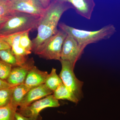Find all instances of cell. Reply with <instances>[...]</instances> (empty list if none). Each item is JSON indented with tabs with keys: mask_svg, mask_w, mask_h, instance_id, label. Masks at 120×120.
I'll list each match as a JSON object with an SVG mask.
<instances>
[{
	"mask_svg": "<svg viewBox=\"0 0 120 120\" xmlns=\"http://www.w3.org/2000/svg\"><path fill=\"white\" fill-rule=\"evenodd\" d=\"M73 7L68 3L51 0L41 16L37 27L38 34L32 41L34 53L38 54L47 41L58 32L57 26L61 17L65 11Z\"/></svg>",
	"mask_w": 120,
	"mask_h": 120,
	"instance_id": "obj_1",
	"label": "cell"
},
{
	"mask_svg": "<svg viewBox=\"0 0 120 120\" xmlns=\"http://www.w3.org/2000/svg\"><path fill=\"white\" fill-rule=\"evenodd\" d=\"M58 26L60 29L68 35L73 37L80 45L85 48L90 44L108 39L116 32L115 27L111 24L94 31L79 30L68 26L64 23H61Z\"/></svg>",
	"mask_w": 120,
	"mask_h": 120,
	"instance_id": "obj_2",
	"label": "cell"
},
{
	"mask_svg": "<svg viewBox=\"0 0 120 120\" xmlns=\"http://www.w3.org/2000/svg\"><path fill=\"white\" fill-rule=\"evenodd\" d=\"M41 16L20 12H14L6 22L1 24L0 36H5L37 29Z\"/></svg>",
	"mask_w": 120,
	"mask_h": 120,
	"instance_id": "obj_3",
	"label": "cell"
},
{
	"mask_svg": "<svg viewBox=\"0 0 120 120\" xmlns=\"http://www.w3.org/2000/svg\"><path fill=\"white\" fill-rule=\"evenodd\" d=\"M29 30L5 36H0L11 47L17 59L18 65H22L28 60L27 56L32 52V43L29 37Z\"/></svg>",
	"mask_w": 120,
	"mask_h": 120,
	"instance_id": "obj_4",
	"label": "cell"
},
{
	"mask_svg": "<svg viewBox=\"0 0 120 120\" xmlns=\"http://www.w3.org/2000/svg\"><path fill=\"white\" fill-rule=\"evenodd\" d=\"M61 69L59 76L64 84L79 101L82 98L83 82L77 79L74 73L75 65L68 61L60 60Z\"/></svg>",
	"mask_w": 120,
	"mask_h": 120,
	"instance_id": "obj_5",
	"label": "cell"
},
{
	"mask_svg": "<svg viewBox=\"0 0 120 120\" xmlns=\"http://www.w3.org/2000/svg\"><path fill=\"white\" fill-rule=\"evenodd\" d=\"M67 35L63 30H58L43 45L37 55L46 60L60 61L62 46Z\"/></svg>",
	"mask_w": 120,
	"mask_h": 120,
	"instance_id": "obj_6",
	"label": "cell"
},
{
	"mask_svg": "<svg viewBox=\"0 0 120 120\" xmlns=\"http://www.w3.org/2000/svg\"><path fill=\"white\" fill-rule=\"evenodd\" d=\"M60 106L58 100L53 95H50L39 99L26 107L17 109V112L23 116L28 117L38 118L40 112L49 107H57Z\"/></svg>",
	"mask_w": 120,
	"mask_h": 120,
	"instance_id": "obj_7",
	"label": "cell"
},
{
	"mask_svg": "<svg viewBox=\"0 0 120 120\" xmlns=\"http://www.w3.org/2000/svg\"><path fill=\"white\" fill-rule=\"evenodd\" d=\"M85 49V47L80 45L73 37L68 35L62 46L61 60L68 61L75 66Z\"/></svg>",
	"mask_w": 120,
	"mask_h": 120,
	"instance_id": "obj_8",
	"label": "cell"
},
{
	"mask_svg": "<svg viewBox=\"0 0 120 120\" xmlns=\"http://www.w3.org/2000/svg\"><path fill=\"white\" fill-rule=\"evenodd\" d=\"M12 12H20L41 16L45 9L38 0H8Z\"/></svg>",
	"mask_w": 120,
	"mask_h": 120,
	"instance_id": "obj_9",
	"label": "cell"
},
{
	"mask_svg": "<svg viewBox=\"0 0 120 120\" xmlns=\"http://www.w3.org/2000/svg\"><path fill=\"white\" fill-rule=\"evenodd\" d=\"M34 65V61L31 58L23 64L13 66L6 81L14 86L24 83L28 71Z\"/></svg>",
	"mask_w": 120,
	"mask_h": 120,
	"instance_id": "obj_10",
	"label": "cell"
},
{
	"mask_svg": "<svg viewBox=\"0 0 120 120\" xmlns=\"http://www.w3.org/2000/svg\"><path fill=\"white\" fill-rule=\"evenodd\" d=\"M53 92L45 84L31 88L25 95L19 105V108L26 106L39 99L51 95Z\"/></svg>",
	"mask_w": 120,
	"mask_h": 120,
	"instance_id": "obj_11",
	"label": "cell"
},
{
	"mask_svg": "<svg viewBox=\"0 0 120 120\" xmlns=\"http://www.w3.org/2000/svg\"><path fill=\"white\" fill-rule=\"evenodd\" d=\"M70 4L77 14L87 19L91 18L95 6L94 0H56Z\"/></svg>",
	"mask_w": 120,
	"mask_h": 120,
	"instance_id": "obj_12",
	"label": "cell"
},
{
	"mask_svg": "<svg viewBox=\"0 0 120 120\" xmlns=\"http://www.w3.org/2000/svg\"><path fill=\"white\" fill-rule=\"evenodd\" d=\"M49 74L34 65L28 71L24 83L31 88L43 84Z\"/></svg>",
	"mask_w": 120,
	"mask_h": 120,
	"instance_id": "obj_13",
	"label": "cell"
},
{
	"mask_svg": "<svg viewBox=\"0 0 120 120\" xmlns=\"http://www.w3.org/2000/svg\"><path fill=\"white\" fill-rule=\"evenodd\" d=\"M30 89L24 83L15 86L10 101L11 105L17 108L24 97Z\"/></svg>",
	"mask_w": 120,
	"mask_h": 120,
	"instance_id": "obj_14",
	"label": "cell"
},
{
	"mask_svg": "<svg viewBox=\"0 0 120 120\" xmlns=\"http://www.w3.org/2000/svg\"><path fill=\"white\" fill-rule=\"evenodd\" d=\"M54 97L57 100H67L75 103L79 101L62 83L53 92Z\"/></svg>",
	"mask_w": 120,
	"mask_h": 120,
	"instance_id": "obj_15",
	"label": "cell"
},
{
	"mask_svg": "<svg viewBox=\"0 0 120 120\" xmlns=\"http://www.w3.org/2000/svg\"><path fill=\"white\" fill-rule=\"evenodd\" d=\"M62 83L60 77L57 74L56 69L52 68L51 72L47 76L45 81V85L53 92Z\"/></svg>",
	"mask_w": 120,
	"mask_h": 120,
	"instance_id": "obj_16",
	"label": "cell"
},
{
	"mask_svg": "<svg viewBox=\"0 0 120 120\" xmlns=\"http://www.w3.org/2000/svg\"><path fill=\"white\" fill-rule=\"evenodd\" d=\"M17 109L10 102L6 105L0 107V120H15V115Z\"/></svg>",
	"mask_w": 120,
	"mask_h": 120,
	"instance_id": "obj_17",
	"label": "cell"
},
{
	"mask_svg": "<svg viewBox=\"0 0 120 120\" xmlns=\"http://www.w3.org/2000/svg\"><path fill=\"white\" fill-rule=\"evenodd\" d=\"M0 58L12 66L18 65L17 59L11 49L0 50Z\"/></svg>",
	"mask_w": 120,
	"mask_h": 120,
	"instance_id": "obj_18",
	"label": "cell"
},
{
	"mask_svg": "<svg viewBox=\"0 0 120 120\" xmlns=\"http://www.w3.org/2000/svg\"><path fill=\"white\" fill-rule=\"evenodd\" d=\"M14 87L0 90V107L6 105L10 102Z\"/></svg>",
	"mask_w": 120,
	"mask_h": 120,
	"instance_id": "obj_19",
	"label": "cell"
},
{
	"mask_svg": "<svg viewBox=\"0 0 120 120\" xmlns=\"http://www.w3.org/2000/svg\"><path fill=\"white\" fill-rule=\"evenodd\" d=\"M13 66L0 60V79L7 80Z\"/></svg>",
	"mask_w": 120,
	"mask_h": 120,
	"instance_id": "obj_20",
	"label": "cell"
},
{
	"mask_svg": "<svg viewBox=\"0 0 120 120\" xmlns=\"http://www.w3.org/2000/svg\"><path fill=\"white\" fill-rule=\"evenodd\" d=\"M13 12L10 8L8 0H0V17H8Z\"/></svg>",
	"mask_w": 120,
	"mask_h": 120,
	"instance_id": "obj_21",
	"label": "cell"
},
{
	"mask_svg": "<svg viewBox=\"0 0 120 120\" xmlns=\"http://www.w3.org/2000/svg\"><path fill=\"white\" fill-rule=\"evenodd\" d=\"M15 118V120H40V116L38 118L28 117L23 116L17 111L16 113Z\"/></svg>",
	"mask_w": 120,
	"mask_h": 120,
	"instance_id": "obj_22",
	"label": "cell"
},
{
	"mask_svg": "<svg viewBox=\"0 0 120 120\" xmlns=\"http://www.w3.org/2000/svg\"><path fill=\"white\" fill-rule=\"evenodd\" d=\"M11 48L10 45L0 37V50Z\"/></svg>",
	"mask_w": 120,
	"mask_h": 120,
	"instance_id": "obj_23",
	"label": "cell"
},
{
	"mask_svg": "<svg viewBox=\"0 0 120 120\" xmlns=\"http://www.w3.org/2000/svg\"><path fill=\"white\" fill-rule=\"evenodd\" d=\"M15 86H13L8 83L5 80L0 79V90L4 88H11Z\"/></svg>",
	"mask_w": 120,
	"mask_h": 120,
	"instance_id": "obj_24",
	"label": "cell"
},
{
	"mask_svg": "<svg viewBox=\"0 0 120 120\" xmlns=\"http://www.w3.org/2000/svg\"><path fill=\"white\" fill-rule=\"evenodd\" d=\"M38 0L41 2L42 6L45 9L46 8L48 7L51 1V0Z\"/></svg>",
	"mask_w": 120,
	"mask_h": 120,
	"instance_id": "obj_25",
	"label": "cell"
},
{
	"mask_svg": "<svg viewBox=\"0 0 120 120\" xmlns=\"http://www.w3.org/2000/svg\"><path fill=\"white\" fill-rule=\"evenodd\" d=\"M8 17H0V24L4 23L8 19Z\"/></svg>",
	"mask_w": 120,
	"mask_h": 120,
	"instance_id": "obj_26",
	"label": "cell"
},
{
	"mask_svg": "<svg viewBox=\"0 0 120 120\" xmlns=\"http://www.w3.org/2000/svg\"><path fill=\"white\" fill-rule=\"evenodd\" d=\"M1 24H0V26Z\"/></svg>",
	"mask_w": 120,
	"mask_h": 120,
	"instance_id": "obj_27",
	"label": "cell"
}]
</instances>
